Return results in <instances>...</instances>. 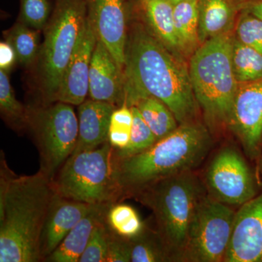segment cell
<instances>
[{"label": "cell", "mask_w": 262, "mask_h": 262, "mask_svg": "<svg viewBox=\"0 0 262 262\" xmlns=\"http://www.w3.org/2000/svg\"><path fill=\"white\" fill-rule=\"evenodd\" d=\"M124 91V103L130 107L146 96L158 98L179 125L194 122L199 111L183 56L169 51L149 28L139 24L127 33Z\"/></svg>", "instance_id": "obj_1"}, {"label": "cell", "mask_w": 262, "mask_h": 262, "mask_svg": "<svg viewBox=\"0 0 262 262\" xmlns=\"http://www.w3.org/2000/svg\"><path fill=\"white\" fill-rule=\"evenodd\" d=\"M56 193L40 170L18 176L1 151L0 262H39L41 234Z\"/></svg>", "instance_id": "obj_2"}, {"label": "cell", "mask_w": 262, "mask_h": 262, "mask_svg": "<svg viewBox=\"0 0 262 262\" xmlns=\"http://www.w3.org/2000/svg\"><path fill=\"white\" fill-rule=\"evenodd\" d=\"M211 146L208 130L192 122L181 124L141 152L127 157L115 153L123 200L155 181L194 170L206 158Z\"/></svg>", "instance_id": "obj_3"}, {"label": "cell", "mask_w": 262, "mask_h": 262, "mask_svg": "<svg viewBox=\"0 0 262 262\" xmlns=\"http://www.w3.org/2000/svg\"><path fill=\"white\" fill-rule=\"evenodd\" d=\"M206 194L205 186L190 170L155 181L131 196L152 211L170 261H180L196 207Z\"/></svg>", "instance_id": "obj_4"}, {"label": "cell", "mask_w": 262, "mask_h": 262, "mask_svg": "<svg viewBox=\"0 0 262 262\" xmlns=\"http://www.w3.org/2000/svg\"><path fill=\"white\" fill-rule=\"evenodd\" d=\"M233 33L203 42L191 56L189 71L194 96L210 126H228L238 82L232 63Z\"/></svg>", "instance_id": "obj_5"}, {"label": "cell", "mask_w": 262, "mask_h": 262, "mask_svg": "<svg viewBox=\"0 0 262 262\" xmlns=\"http://www.w3.org/2000/svg\"><path fill=\"white\" fill-rule=\"evenodd\" d=\"M87 18L85 0H56L36 62L39 104L56 102L66 69Z\"/></svg>", "instance_id": "obj_6"}, {"label": "cell", "mask_w": 262, "mask_h": 262, "mask_svg": "<svg viewBox=\"0 0 262 262\" xmlns=\"http://www.w3.org/2000/svg\"><path fill=\"white\" fill-rule=\"evenodd\" d=\"M53 189L65 199L91 205L123 201L117 179L115 149L110 142L71 155L52 179Z\"/></svg>", "instance_id": "obj_7"}, {"label": "cell", "mask_w": 262, "mask_h": 262, "mask_svg": "<svg viewBox=\"0 0 262 262\" xmlns=\"http://www.w3.org/2000/svg\"><path fill=\"white\" fill-rule=\"evenodd\" d=\"M72 106L58 101L27 106V130L39 151V170L51 180L77 146L78 117Z\"/></svg>", "instance_id": "obj_8"}, {"label": "cell", "mask_w": 262, "mask_h": 262, "mask_svg": "<svg viewBox=\"0 0 262 262\" xmlns=\"http://www.w3.org/2000/svg\"><path fill=\"white\" fill-rule=\"evenodd\" d=\"M235 215L230 207L206 194L196 207L180 261H224Z\"/></svg>", "instance_id": "obj_9"}, {"label": "cell", "mask_w": 262, "mask_h": 262, "mask_svg": "<svg viewBox=\"0 0 262 262\" xmlns=\"http://www.w3.org/2000/svg\"><path fill=\"white\" fill-rule=\"evenodd\" d=\"M206 179L209 195L227 206H243L257 194L252 173L232 148H225L216 155Z\"/></svg>", "instance_id": "obj_10"}, {"label": "cell", "mask_w": 262, "mask_h": 262, "mask_svg": "<svg viewBox=\"0 0 262 262\" xmlns=\"http://www.w3.org/2000/svg\"><path fill=\"white\" fill-rule=\"evenodd\" d=\"M228 127L246 154L256 159L262 146V79L239 83Z\"/></svg>", "instance_id": "obj_11"}, {"label": "cell", "mask_w": 262, "mask_h": 262, "mask_svg": "<svg viewBox=\"0 0 262 262\" xmlns=\"http://www.w3.org/2000/svg\"><path fill=\"white\" fill-rule=\"evenodd\" d=\"M87 16L98 39L124 72L127 39L126 0H85Z\"/></svg>", "instance_id": "obj_12"}, {"label": "cell", "mask_w": 262, "mask_h": 262, "mask_svg": "<svg viewBox=\"0 0 262 262\" xmlns=\"http://www.w3.org/2000/svg\"><path fill=\"white\" fill-rule=\"evenodd\" d=\"M224 261L262 262V192L236 213Z\"/></svg>", "instance_id": "obj_13"}, {"label": "cell", "mask_w": 262, "mask_h": 262, "mask_svg": "<svg viewBox=\"0 0 262 262\" xmlns=\"http://www.w3.org/2000/svg\"><path fill=\"white\" fill-rule=\"evenodd\" d=\"M97 39L87 16L75 51L66 69L56 102L80 106L85 101L89 92L91 60Z\"/></svg>", "instance_id": "obj_14"}, {"label": "cell", "mask_w": 262, "mask_h": 262, "mask_svg": "<svg viewBox=\"0 0 262 262\" xmlns=\"http://www.w3.org/2000/svg\"><path fill=\"white\" fill-rule=\"evenodd\" d=\"M89 94L91 99L112 103L116 107L125 103L124 72L98 39L90 69Z\"/></svg>", "instance_id": "obj_15"}, {"label": "cell", "mask_w": 262, "mask_h": 262, "mask_svg": "<svg viewBox=\"0 0 262 262\" xmlns=\"http://www.w3.org/2000/svg\"><path fill=\"white\" fill-rule=\"evenodd\" d=\"M97 206L100 205L71 201L56 194L41 234L39 249L42 261L58 248L74 227Z\"/></svg>", "instance_id": "obj_16"}, {"label": "cell", "mask_w": 262, "mask_h": 262, "mask_svg": "<svg viewBox=\"0 0 262 262\" xmlns=\"http://www.w3.org/2000/svg\"><path fill=\"white\" fill-rule=\"evenodd\" d=\"M116 108L112 103L93 99L81 103L78 108V139L72 155L96 149L108 141L110 120Z\"/></svg>", "instance_id": "obj_17"}, {"label": "cell", "mask_w": 262, "mask_h": 262, "mask_svg": "<svg viewBox=\"0 0 262 262\" xmlns=\"http://www.w3.org/2000/svg\"><path fill=\"white\" fill-rule=\"evenodd\" d=\"M110 206H97L91 213L83 217L45 261L79 262L95 227L105 220Z\"/></svg>", "instance_id": "obj_18"}, {"label": "cell", "mask_w": 262, "mask_h": 262, "mask_svg": "<svg viewBox=\"0 0 262 262\" xmlns=\"http://www.w3.org/2000/svg\"><path fill=\"white\" fill-rule=\"evenodd\" d=\"M200 43L232 32L236 8L231 0H199Z\"/></svg>", "instance_id": "obj_19"}, {"label": "cell", "mask_w": 262, "mask_h": 262, "mask_svg": "<svg viewBox=\"0 0 262 262\" xmlns=\"http://www.w3.org/2000/svg\"><path fill=\"white\" fill-rule=\"evenodd\" d=\"M149 30L169 51L183 56L176 32L174 5L170 0H148L144 5Z\"/></svg>", "instance_id": "obj_20"}, {"label": "cell", "mask_w": 262, "mask_h": 262, "mask_svg": "<svg viewBox=\"0 0 262 262\" xmlns=\"http://www.w3.org/2000/svg\"><path fill=\"white\" fill-rule=\"evenodd\" d=\"M199 0H184L174 5L176 32L183 56H190L201 46Z\"/></svg>", "instance_id": "obj_21"}, {"label": "cell", "mask_w": 262, "mask_h": 262, "mask_svg": "<svg viewBox=\"0 0 262 262\" xmlns=\"http://www.w3.org/2000/svg\"><path fill=\"white\" fill-rule=\"evenodd\" d=\"M134 106L139 110L157 141L171 134L179 127V122L170 108L154 96L141 98Z\"/></svg>", "instance_id": "obj_22"}, {"label": "cell", "mask_w": 262, "mask_h": 262, "mask_svg": "<svg viewBox=\"0 0 262 262\" xmlns=\"http://www.w3.org/2000/svg\"><path fill=\"white\" fill-rule=\"evenodd\" d=\"M5 40L14 48L18 63L27 69L34 67L40 51V31L18 21L5 32Z\"/></svg>", "instance_id": "obj_23"}, {"label": "cell", "mask_w": 262, "mask_h": 262, "mask_svg": "<svg viewBox=\"0 0 262 262\" xmlns=\"http://www.w3.org/2000/svg\"><path fill=\"white\" fill-rule=\"evenodd\" d=\"M0 113L5 123L16 132L27 130L28 107L18 101L8 72L0 70Z\"/></svg>", "instance_id": "obj_24"}, {"label": "cell", "mask_w": 262, "mask_h": 262, "mask_svg": "<svg viewBox=\"0 0 262 262\" xmlns=\"http://www.w3.org/2000/svg\"><path fill=\"white\" fill-rule=\"evenodd\" d=\"M232 69L238 83L262 79V55L234 37L232 53Z\"/></svg>", "instance_id": "obj_25"}, {"label": "cell", "mask_w": 262, "mask_h": 262, "mask_svg": "<svg viewBox=\"0 0 262 262\" xmlns=\"http://www.w3.org/2000/svg\"><path fill=\"white\" fill-rule=\"evenodd\" d=\"M106 222L113 232L126 239L137 237L146 226L132 206L120 202L108 207Z\"/></svg>", "instance_id": "obj_26"}, {"label": "cell", "mask_w": 262, "mask_h": 262, "mask_svg": "<svg viewBox=\"0 0 262 262\" xmlns=\"http://www.w3.org/2000/svg\"><path fill=\"white\" fill-rule=\"evenodd\" d=\"M130 261L162 262L170 261L157 231L147 227L134 238L129 239Z\"/></svg>", "instance_id": "obj_27"}, {"label": "cell", "mask_w": 262, "mask_h": 262, "mask_svg": "<svg viewBox=\"0 0 262 262\" xmlns=\"http://www.w3.org/2000/svg\"><path fill=\"white\" fill-rule=\"evenodd\" d=\"M134 115L130 106L124 103L114 110L108 127V142L116 150L125 149L130 141Z\"/></svg>", "instance_id": "obj_28"}, {"label": "cell", "mask_w": 262, "mask_h": 262, "mask_svg": "<svg viewBox=\"0 0 262 262\" xmlns=\"http://www.w3.org/2000/svg\"><path fill=\"white\" fill-rule=\"evenodd\" d=\"M134 121L128 145L122 150L115 149L118 157H127L141 152L151 147L157 142V139L152 131L148 126L136 106H131Z\"/></svg>", "instance_id": "obj_29"}, {"label": "cell", "mask_w": 262, "mask_h": 262, "mask_svg": "<svg viewBox=\"0 0 262 262\" xmlns=\"http://www.w3.org/2000/svg\"><path fill=\"white\" fill-rule=\"evenodd\" d=\"M234 37L262 55V21L248 10L239 15Z\"/></svg>", "instance_id": "obj_30"}, {"label": "cell", "mask_w": 262, "mask_h": 262, "mask_svg": "<svg viewBox=\"0 0 262 262\" xmlns=\"http://www.w3.org/2000/svg\"><path fill=\"white\" fill-rule=\"evenodd\" d=\"M19 21L37 30L42 31L51 18L48 0H20Z\"/></svg>", "instance_id": "obj_31"}, {"label": "cell", "mask_w": 262, "mask_h": 262, "mask_svg": "<svg viewBox=\"0 0 262 262\" xmlns=\"http://www.w3.org/2000/svg\"><path fill=\"white\" fill-rule=\"evenodd\" d=\"M108 227L106 218L96 226L79 262H106Z\"/></svg>", "instance_id": "obj_32"}, {"label": "cell", "mask_w": 262, "mask_h": 262, "mask_svg": "<svg viewBox=\"0 0 262 262\" xmlns=\"http://www.w3.org/2000/svg\"><path fill=\"white\" fill-rule=\"evenodd\" d=\"M129 261H130L129 239L124 238L121 236L115 234L108 228V244L106 262Z\"/></svg>", "instance_id": "obj_33"}, {"label": "cell", "mask_w": 262, "mask_h": 262, "mask_svg": "<svg viewBox=\"0 0 262 262\" xmlns=\"http://www.w3.org/2000/svg\"><path fill=\"white\" fill-rule=\"evenodd\" d=\"M18 61L14 48L8 41H2L0 43V69L6 72H10Z\"/></svg>", "instance_id": "obj_34"}, {"label": "cell", "mask_w": 262, "mask_h": 262, "mask_svg": "<svg viewBox=\"0 0 262 262\" xmlns=\"http://www.w3.org/2000/svg\"><path fill=\"white\" fill-rule=\"evenodd\" d=\"M245 10H248L255 16L257 17L262 21V0L253 2L246 4Z\"/></svg>", "instance_id": "obj_35"}, {"label": "cell", "mask_w": 262, "mask_h": 262, "mask_svg": "<svg viewBox=\"0 0 262 262\" xmlns=\"http://www.w3.org/2000/svg\"><path fill=\"white\" fill-rule=\"evenodd\" d=\"M239 3H246V4L249 3H253V2L258 1V0H238Z\"/></svg>", "instance_id": "obj_36"}, {"label": "cell", "mask_w": 262, "mask_h": 262, "mask_svg": "<svg viewBox=\"0 0 262 262\" xmlns=\"http://www.w3.org/2000/svg\"><path fill=\"white\" fill-rule=\"evenodd\" d=\"M172 4L176 5L177 3H180V2L184 1V0H170Z\"/></svg>", "instance_id": "obj_37"}, {"label": "cell", "mask_w": 262, "mask_h": 262, "mask_svg": "<svg viewBox=\"0 0 262 262\" xmlns=\"http://www.w3.org/2000/svg\"><path fill=\"white\" fill-rule=\"evenodd\" d=\"M148 0H140V2L141 3H142V5H144V4H145V3H146V2H147Z\"/></svg>", "instance_id": "obj_38"}]
</instances>
